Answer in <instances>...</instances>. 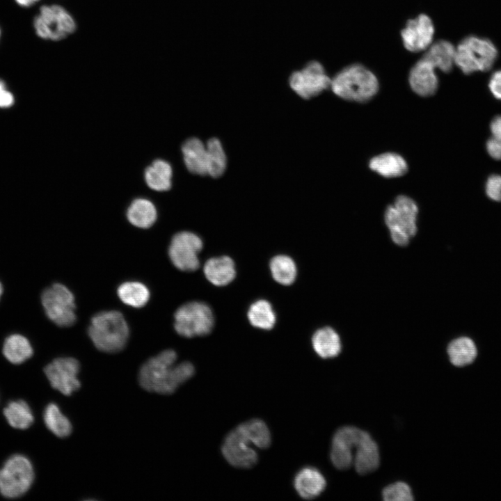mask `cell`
<instances>
[{"label": "cell", "mask_w": 501, "mask_h": 501, "mask_svg": "<svg viewBox=\"0 0 501 501\" xmlns=\"http://www.w3.org/2000/svg\"><path fill=\"white\" fill-rule=\"evenodd\" d=\"M436 70L431 63L422 57L413 65L409 72L408 82L417 95L429 97L436 92L438 79Z\"/></svg>", "instance_id": "cell-16"}, {"label": "cell", "mask_w": 501, "mask_h": 501, "mask_svg": "<svg viewBox=\"0 0 501 501\" xmlns=\"http://www.w3.org/2000/svg\"><path fill=\"white\" fill-rule=\"evenodd\" d=\"M14 102L12 93L6 90L5 84L0 80V107L10 106Z\"/></svg>", "instance_id": "cell-39"}, {"label": "cell", "mask_w": 501, "mask_h": 501, "mask_svg": "<svg viewBox=\"0 0 501 501\" xmlns=\"http://www.w3.org/2000/svg\"><path fill=\"white\" fill-rule=\"evenodd\" d=\"M173 170L170 164L163 160L156 159L145 170V180L152 190L165 191L172 184Z\"/></svg>", "instance_id": "cell-24"}, {"label": "cell", "mask_w": 501, "mask_h": 501, "mask_svg": "<svg viewBox=\"0 0 501 501\" xmlns=\"http://www.w3.org/2000/svg\"><path fill=\"white\" fill-rule=\"evenodd\" d=\"M247 317L252 326L264 330L271 329L276 323V314L271 303L266 300H258L248 308Z\"/></svg>", "instance_id": "cell-31"}, {"label": "cell", "mask_w": 501, "mask_h": 501, "mask_svg": "<svg viewBox=\"0 0 501 501\" xmlns=\"http://www.w3.org/2000/svg\"><path fill=\"white\" fill-rule=\"evenodd\" d=\"M315 351L323 358L337 356L341 351V342L338 334L330 327L317 330L312 338Z\"/></svg>", "instance_id": "cell-25"}, {"label": "cell", "mask_w": 501, "mask_h": 501, "mask_svg": "<svg viewBox=\"0 0 501 501\" xmlns=\"http://www.w3.org/2000/svg\"><path fill=\"white\" fill-rule=\"evenodd\" d=\"M202 246V241L196 234L182 231L172 237L168 253L172 264L177 269L183 271H194L199 268L198 254Z\"/></svg>", "instance_id": "cell-10"}, {"label": "cell", "mask_w": 501, "mask_h": 501, "mask_svg": "<svg viewBox=\"0 0 501 501\" xmlns=\"http://www.w3.org/2000/svg\"><path fill=\"white\" fill-rule=\"evenodd\" d=\"M385 501H411L413 500L410 486L402 482H397L385 487L382 491Z\"/></svg>", "instance_id": "cell-35"}, {"label": "cell", "mask_w": 501, "mask_h": 501, "mask_svg": "<svg viewBox=\"0 0 501 501\" xmlns=\"http://www.w3.org/2000/svg\"><path fill=\"white\" fill-rule=\"evenodd\" d=\"M117 294L120 301L133 308L145 305L150 297L149 289L142 283L127 281L119 285Z\"/></svg>", "instance_id": "cell-27"}, {"label": "cell", "mask_w": 501, "mask_h": 501, "mask_svg": "<svg viewBox=\"0 0 501 501\" xmlns=\"http://www.w3.org/2000/svg\"><path fill=\"white\" fill-rule=\"evenodd\" d=\"M331 79L318 61H310L289 77L291 88L301 97L310 99L330 88Z\"/></svg>", "instance_id": "cell-11"}, {"label": "cell", "mask_w": 501, "mask_h": 501, "mask_svg": "<svg viewBox=\"0 0 501 501\" xmlns=\"http://www.w3.org/2000/svg\"><path fill=\"white\" fill-rule=\"evenodd\" d=\"M33 25L39 37L54 41L64 39L76 29L73 17L58 5L42 6Z\"/></svg>", "instance_id": "cell-9"}, {"label": "cell", "mask_w": 501, "mask_h": 501, "mask_svg": "<svg viewBox=\"0 0 501 501\" xmlns=\"http://www.w3.org/2000/svg\"><path fill=\"white\" fill-rule=\"evenodd\" d=\"M456 47L449 41L440 40L433 42L424 51L422 58L436 69L449 72L455 65Z\"/></svg>", "instance_id": "cell-21"}, {"label": "cell", "mask_w": 501, "mask_h": 501, "mask_svg": "<svg viewBox=\"0 0 501 501\" xmlns=\"http://www.w3.org/2000/svg\"><path fill=\"white\" fill-rule=\"evenodd\" d=\"M34 480V470L30 460L22 454L8 458L0 468V493L6 498H17L25 494Z\"/></svg>", "instance_id": "cell-6"}, {"label": "cell", "mask_w": 501, "mask_h": 501, "mask_svg": "<svg viewBox=\"0 0 501 501\" xmlns=\"http://www.w3.org/2000/svg\"><path fill=\"white\" fill-rule=\"evenodd\" d=\"M88 334L98 350L116 353L126 346L129 328L120 312L106 310L97 312L91 318Z\"/></svg>", "instance_id": "cell-2"}, {"label": "cell", "mask_w": 501, "mask_h": 501, "mask_svg": "<svg viewBox=\"0 0 501 501\" xmlns=\"http://www.w3.org/2000/svg\"><path fill=\"white\" fill-rule=\"evenodd\" d=\"M3 354L11 363L20 364L33 355V350L29 340L20 334H13L5 340Z\"/></svg>", "instance_id": "cell-26"}, {"label": "cell", "mask_w": 501, "mask_h": 501, "mask_svg": "<svg viewBox=\"0 0 501 501\" xmlns=\"http://www.w3.org/2000/svg\"><path fill=\"white\" fill-rule=\"evenodd\" d=\"M418 208L411 198L401 195L385 212V222L392 241L399 246H406L417 232L416 220Z\"/></svg>", "instance_id": "cell-5"}, {"label": "cell", "mask_w": 501, "mask_h": 501, "mask_svg": "<svg viewBox=\"0 0 501 501\" xmlns=\"http://www.w3.org/2000/svg\"><path fill=\"white\" fill-rule=\"evenodd\" d=\"M434 26L431 18L420 14L407 21L401 31L404 47L411 52L424 51L433 42Z\"/></svg>", "instance_id": "cell-15"}, {"label": "cell", "mask_w": 501, "mask_h": 501, "mask_svg": "<svg viewBox=\"0 0 501 501\" xmlns=\"http://www.w3.org/2000/svg\"><path fill=\"white\" fill-rule=\"evenodd\" d=\"M491 136L486 142L488 154L493 159H501V116H496L491 122Z\"/></svg>", "instance_id": "cell-36"}, {"label": "cell", "mask_w": 501, "mask_h": 501, "mask_svg": "<svg viewBox=\"0 0 501 501\" xmlns=\"http://www.w3.org/2000/svg\"><path fill=\"white\" fill-rule=\"evenodd\" d=\"M252 444L260 449L271 444V434L267 424L260 419H253L238 426Z\"/></svg>", "instance_id": "cell-34"}, {"label": "cell", "mask_w": 501, "mask_h": 501, "mask_svg": "<svg viewBox=\"0 0 501 501\" xmlns=\"http://www.w3.org/2000/svg\"><path fill=\"white\" fill-rule=\"evenodd\" d=\"M273 278L283 285L292 284L296 276V267L294 260L287 255L273 257L269 264Z\"/></svg>", "instance_id": "cell-33"}, {"label": "cell", "mask_w": 501, "mask_h": 501, "mask_svg": "<svg viewBox=\"0 0 501 501\" xmlns=\"http://www.w3.org/2000/svg\"><path fill=\"white\" fill-rule=\"evenodd\" d=\"M294 485L301 498L310 500L317 497L324 491L326 482L317 469L305 467L296 475Z\"/></svg>", "instance_id": "cell-18"}, {"label": "cell", "mask_w": 501, "mask_h": 501, "mask_svg": "<svg viewBox=\"0 0 501 501\" xmlns=\"http://www.w3.org/2000/svg\"><path fill=\"white\" fill-rule=\"evenodd\" d=\"M207 175L212 177L221 176L227 166L226 154L221 143L216 138H210L206 144Z\"/></svg>", "instance_id": "cell-32"}, {"label": "cell", "mask_w": 501, "mask_h": 501, "mask_svg": "<svg viewBox=\"0 0 501 501\" xmlns=\"http://www.w3.org/2000/svg\"><path fill=\"white\" fill-rule=\"evenodd\" d=\"M369 168L380 175L391 178L404 175L408 169L405 159L394 152H386L373 157Z\"/></svg>", "instance_id": "cell-22"}, {"label": "cell", "mask_w": 501, "mask_h": 501, "mask_svg": "<svg viewBox=\"0 0 501 501\" xmlns=\"http://www.w3.org/2000/svg\"><path fill=\"white\" fill-rule=\"evenodd\" d=\"M447 353L454 365L461 367L473 362L477 356V348L470 338L461 337L450 343Z\"/></svg>", "instance_id": "cell-28"}, {"label": "cell", "mask_w": 501, "mask_h": 501, "mask_svg": "<svg viewBox=\"0 0 501 501\" xmlns=\"http://www.w3.org/2000/svg\"><path fill=\"white\" fill-rule=\"evenodd\" d=\"M184 162L187 170L196 175H207V149L201 140L190 138L182 145Z\"/></svg>", "instance_id": "cell-20"}, {"label": "cell", "mask_w": 501, "mask_h": 501, "mask_svg": "<svg viewBox=\"0 0 501 501\" xmlns=\"http://www.w3.org/2000/svg\"><path fill=\"white\" fill-rule=\"evenodd\" d=\"M206 278L216 286H225L231 283L236 275L233 260L228 256L212 257L203 267Z\"/></svg>", "instance_id": "cell-19"}, {"label": "cell", "mask_w": 501, "mask_h": 501, "mask_svg": "<svg viewBox=\"0 0 501 501\" xmlns=\"http://www.w3.org/2000/svg\"><path fill=\"white\" fill-rule=\"evenodd\" d=\"M43 419L47 428L59 438H65L72 433L70 421L54 403H50L46 406Z\"/></svg>", "instance_id": "cell-30"}, {"label": "cell", "mask_w": 501, "mask_h": 501, "mask_svg": "<svg viewBox=\"0 0 501 501\" xmlns=\"http://www.w3.org/2000/svg\"><path fill=\"white\" fill-rule=\"evenodd\" d=\"M214 324L212 309L200 301L188 302L174 314V328L184 337L206 335L212 331Z\"/></svg>", "instance_id": "cell-7"}, {"label": "cell", "mask_w": 501, "mask_h": 501, "mask_svg": "<svg viewBox=\"0 0 501 501\" xmlns=\"http://www.w3.org/2000/svg\"><path fill=\"white\" fill-rule=\"evenodd\" d=\"M16 2L22 6H30L33 3H36L39 0H15Z\"/></svg>", "instance_id": "cell-40"}, {"label": "cell", "mask_w": 501, "mask_h": 501, "mask_svg": "<svg viewBox=\"0 0 501 501\" xmlns=\"http://www.w3.org/2000/svg\"><path fill=\"white\" fill-rule=\"evenodd\" d=\"M487 196L495 201H501V175H491L485 186Z\"/></svg>", "instance_id": "cell-37"}, {"label": "cell", "mask_w": 501, "mask_h": 501, "mask_svg": "<svg viewBox=\"0 0 501 501\" xmlns=\"http://www.w3.org/2000/svg\"><path fill=\"white\" fill-rule=\"evenodd\" d=\"M497 57V48L490 40L469 35L456 47L455 65L466 74L485 72L493 67Z\"/></svg>", "instance_id": "cell-4"}, {"label": "cell", "mask_w": 501, "mask_h": 501, "mask_svg": "<svg viewBox=\"0 0 501 501\" xmlns=\"http://www.w3.org/2000/svg\"><path fill=\"white\" fill-rule=\"evenodd\" d=\"M3 415L8 424L18 429H28L34 420L30 406L24 400L10 401L3 409Z\"/></svg>", "instance_id": "cell-29"}, {"label": "cell", "mask_w": 501, "mask_h": 501, "mask_svg": "<svg viewBox=\"0 0 501 501\" xmlns=\"http://www.w3.org/2000/svg\"><path fill=\"white\" fill-rule=\"evenodd\" d=\"M355 451L353 465L358 473L367 474L379 467L380 457L378 445L367 432L363 431Z\"/></svg>", "instance_id": "cell-17"}, {"label": "cell", "mask_w": 501, "mask_h": 501, "mask_svg": "<svg viewBox=\"0 0 501 501\" xmlns=\"http://www.w3.org/2000/svg\"><path fill=\"white\" fill-rule=\"evenodd\" d=\"M157 212L154 205L145 198H136L127 210L129 222L139 228H149L156 221Z\"/></svg>", "instance_id": "cell-23"}, {"label": "cell", "mask_w": 501, "mask_h": 501, "mask_svg": "<svg viewBox=\"0 0 501 501\" xmlns=\"http://www.w3.org/2000/svg\"><path fill=\"white\" fill-rule=\"evenodd\" d=\"M41 303L47 317L57 326L68 327L75 323L74 296L64 285L54 283L46 288L41 294Z\"/></svg>", "instance_id": "cell-8"}, {"label": "cell", "mask_w": 501, "mask_h": 501, "mask_svg": "<svg viewBox=\"0 0 501 501\" xmlns=\"http://www.w3.org/2000/svg\"><path fill=\"white\" fill-rule=\"evenodd\" d=\"M177 353L166 349L145 362L138 373L140 385L145 390L162 395L173 393L195 373L190 362L176 364Z\"/></svg>", "instance_id": "cell-1"}, {"label": "cell", "mask_w": 501, "mask_h": 501, "mask_svg": "<svg viewBox=\"0 0 501 501\" xmlns=\"http://www.w3.org/2000/svg\"><path fill=\"white\" fill-rule=\"evenodd\" d=\"M79 361L72 357H59L45 366V374L53 388L64 395H71L81 387L78 379Z\"/></svg>", "instance_id": "cell-12"}, {"label": "cell", "mask_w": 501, "mask_h": 501, "mask_svg": "<svg viewBox=\"0 0 501 501\" xmlns=\"http://www.w3.org/2000/svg\"><path fill=\"white\" fill-rule=\"evenodd\" d=\"M2 292H3V287H2V285L0 282V297L1 296Z\"/></svg>", "instance_id": "cell-41"}, {"label": "cell", "mask_w": 501, "mask_h": 501, "mask_svg": "<svg viewBox=\"0 0 501 501\" xmlns=\"http://www.w3.org/2000/svg\"><path fill=\"white\" fill-rule=\"evenodd\" d=\"M250 445L253 444L249 438L237 427L225 438L222 445V454L232 466L249 468L257 461V454Z\"/></svg>", "instance_id": "cell-13"}, {"label": "cell", "mask_w": 501, "mask_h": 501, "mask_svg": "<svg viewBox=\"0 0 501 501\" xmlns=\"http://www.w3.org/2000/svg\"><path fill=\"white\" fill-rule=\"evenodd\" d=\"M488 88L491 94L496 99L501 100V70L492 74L489 79Z\"/></svg>", "instance_id": "cell-38"}, {"label": "cell", "mask_w": 501, "mask_h": 501, "mask_svg": "<svg viewBox=\"0 0 501 501\" xmlns=\"http://www.w3.org/2000/svg\"><path fill=\"white\" fill-rule=\"evenodd\" d=\"M330 88L345 100L365 102L378 92L379 81L375 74L361 64L344 67L331 81Z\"/></svg>", "instance_id": "cell-3"}, {"label": "cell", "mask_w": 501, "mask_h": 501, "mask_svg": "<svg viewBox=\"0 0 501 501\" xmlns=\"http://www.w3.org/2000/svg\"><path fill=\"white\" fill-rule=\"evenodd\" d=\"M363 431L355 427L346 426L335 432L331 450V459L335 468L345 470L353 463V452L360 442Z\"/></svg>", "instance_id": "cell-14"}]
</instances>
